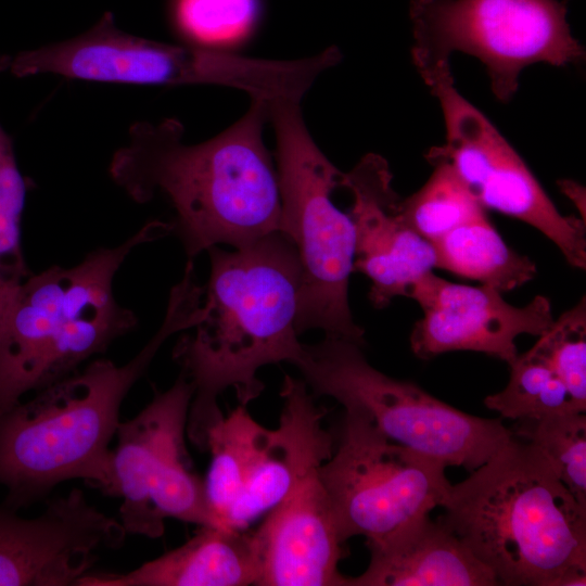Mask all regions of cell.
<instances>
[{
  "instance_id": "cell-3",
  "label": "cell",
  "mask_w": 586,
  "mask_h": 586,
  "mask_svg": "<svg viewBox=\"0 0 586 586\" xmlns=\"http://www.w3.org/2000/svg\"><path fill=\"white\" fill-rule=\"evenodd\" d=\"M199 320L195 298L171 290L162 324L129 361H91L0 418V486L17 510L62 482L80 479L106 494L120 406L165 341Z\"/></svg>"
},
{
  "instance_id": "cell-27",
  "label": "cell",
  "mask_w": 586,
  "mask_h": 586,
  "mask_svg": "<svg viewBox=\"0 0 586 586\" xmlns=\"http://www.w3.org/2000/svg\"><path fill=\"white\" fill-rule=\"evenodd\" d=\"M568 388L576 407L586 410V301L562 313L534 344Z\"/></svg>"
},
{
  "instance_id": "cell-8",
  "label": "cell",
  "mask_w": 586,
  "mask_h": 586,
  "mask_svg": "<svg viewBox=\"0 0 586 586\" xmlns=\"http://www.w3.org/2000/svg\"><path fill=\"white\" fill-rule=\"evenodd\" d=\"M409 17L412 59L429 87L451 75L449 58L458 51L483 63L493 93L507 102L525 67L585 56L558 0H410Z\"/></svg>"
},
{
  "instance_id": "cell-16",
  "label": "cell",
  "mask_w": 586,
  "mask_h": 586,
  "mask_svg": "<svg viewBox=\"0 0 586 586\" xmlns=\"http://www.w3.org/2000/svg\"><path fill=\"white\" fill-rule=\"evenodd\" d=\"M280 396L279 425L264 428L226 527L246 530L316 472L334 450L333 437L322 424L327 411L316 404L305 381L286 374Z\"/></svg>"
},
{
  "instance_id": "cell-17",
  "label": "cell",
  "mask_w": 586,
  "mask_h": 586,
  "mask_svg": "<svg viewBox=\"0 0 586 586\" xmlns=\"http://www.w3.org/2000/svg\"><path fill=\"white\" fill-rule=\"evenodd\" d=\"M258 586H346L333 513L318 470L268 511L254 531Z\"/></svg>"
},
{
  "instance_id": "cell-20",
  "label": "cell",
  "mask_w": 586,
  "mask_h": 586,
  "mask_svg": "<svg viewBox=\"0 0 586 586\" xmlns=\"http://www.w3.org/2000/svg\"><path fill=\"white\" fill-rule=\"evenodd\" d=\"M435 268L508 292L537 276L535 263L510 249L487 214L469 220L433 241Z\"/></svg>"
},
{
  "instance_id": "cell-12",
  "label": "cell",
  "mask_w": 586,
  "mask_h": 586,
  "mask_svg": "<svg viewBox=\"0 0 586 586\" xmlns=\"http://www.w3.org/2000/svg\"><path fill=\"white\" fill-rule=\"evenodd\" d=\"M443 112L446 142L428 156L446 161L487 211L540 231L573 268L586 267L585 221L562 215L523 158L491 120L455 88L453 75L430 87Z\"/></svg>"
},
{
  "instance_id": "cell-19",
  "label": "cell",
  "mask_w": 586,
  "mask_h": 586,
  "mask_svg": "<svg viewBox=\"0 0 586 586\" xmlns=\"http://www.w3.org/2000/svg\"><path fill=\"white\" fill-rule=\"evenodd\" d=\"M258 573L254 532L206 525L132 571L88 573L76 586H245L256 585Z\"/></svg>"
},
{
  "instance_id": "cell-5",
  "label": "cell",
  "mask_w": 586,
  "mask_h": 586,
  "mask_svg": "<svg viewBox=\"0 0 586 586\" xmlns=\"http://www.w3.org/2000/svg\"><path fill=\"white\" fill-rule=\"evenodd\" d=\"M169 233V222L152 220L116 246L18 285L0 319V418L137 327L136 314L114 297L115 275L137 246Z\"/></svg>"
},
{
  "instance_id": "cell-15",
  "label": "cell",
  "mask_w": 586,
  "mask_h": 586,
  "mask_svg": "<svg viewBox=\"0 0 586 586\" xmlns=\"http://www.w3.org/2000/svg\"><path fill=\"white\" fill-rule=\"evenodd\" d=\"M392 179L387 162L377 154L366 155L341 178V188L352 195L354 271L370 280L368 297L378 309L395 297H410L435 268L434 249L405 219Z\"/></svg>"
},
{
  "instance_id": "cell-14",
  "label": "cell",
  "mask_w": 586,
  "mask_h": 586,
  "mask_svg": "<svg viewBox=\"0 0 586 586\" xmlns=\"http://www.w3.org/2000/svg\"><path fill=\"white\" fill-rule=\"evenodd\" d=\"M410 298L423 313L410 334L411 351L421 359L472 351L511 365L519 355L517 337L540 336L555 320L546 296L536 295L525 306L517 307L489 285L454 283L433 272L415 286Z\"/></svg>"
},
{
  "instance_id": "cell-18",
  "label": "cell",
  "mask_w": 586,
  "mask_h": 586,
  "mask_svg": "<svg viewBox=\"0 0 586 586\" xmlns=\"http://www.w3.org/2000/svg\"><path fill=\"white\" fill-rule=\"evenodd\" d=\"M346 586H494L495 573L438 517L425 515L380 543Z\"/></svg>"
},
{
  "instance_id": "cell-26",
  "label": "cell",
  "mask_w": 586,
  "mask_h": 586,
  "mask_svg": "<svg viewBox=\"0 0 586 586\" xmlns=\"http://www.w3.org/2000/svg\"><path fill=\"white\" fill-rule=\"evenodd\" d=\"M257 16L256 0H176L180 31L196 46L212 48L243 39Z\"/></svg>"
},
{
  "instance_id": "cell-10",
  "label": "cell",
  "mask_w": 586,
  "mask_h": 586,
  "mask_svg": "<svg viewBox=\"0 0 586 586\" xmlns=\"http://www.w3.org/2000/svg\"><path fill=\"white\" fill-rule=\"evenodd\" d=\"M192 395V384L180 373L136 417L118 424L105 495L122 499L119 522L127 534L157 538L167 518L219 526L186 449Z\"/></svg>"
},
{
  "instance_id": "cell-21",
  "label": "cell",
  "mask_w": 586,
  "mask_h": 586,
  "mask_svg": "<svg viewBox=\"0 0 586 586\" xmlns=\"http://www.w3.org/2000/svg\"><path fill=\"white\" fill-rule=\"evenodd\" d=\"M239 405L208 431L205 450L211 466L204 481L211 510L219 526L238 498L256 453L264 426Z\"/></svg>"
},
{
  "instance_id": "cell-22",
  "label": "cell",
  "mask_w": 586,
  "mask_h": 586,
  "mask_svg": "<svg viewBox=\"0 0 586 586\" xmlns=\"http://www.w3.org/2000/svg\"><path fill=\"white\" fill-rule=\"evenodd\" d=\"M426 158L433 166L431 176L417 192L400 201V208L410 227L432 243L485 215L486 209L446 161L428 155Z\"/></svg>"
},
{
  "instance_id": "cell-2",
  "label": "cell",
  "mask_w": 586,
  "mask_h": 586,
  "mask_svg": "<svg viewBox=\"0 0 586 586\" xmlns=\"http://www.w3.org/2000/svg\"><path fill=\"white\" fill-rule=\"evenodd\" d=\"M207 252L203 316L173 352L193 386L187 435L201 450L209 429L224 417L218 397L233 388L246 406L264 390L258 370L282 361L294 365L304 346L295 327L301 264L284 233L232 251L213 246Z\"/></svg>"
},
{
  "instance_id": "cell-7",
  "label": "cell",
  "mask_w": 586,
  "mask_h": 586,
  "mask_svg": "<svg viewBox=\"0 0 586 586\" xmlns=\"http://www.w3.org/2000/svg\"><path fill=\"white\" fill-rule=\"evenodd\" d=\"M294 366L314 396L362 410L387 438L446 467L472 472L513 436L500 418L466 413L412 382L384 374L361 346L344 339L324 335L304 344Z\"/></svg>"
},
{
  "instance_id": "cell-11",
  "label": "cell",
  "mask_w": 586,
  "mask_h": 586,
  "mask_svg": "<svg viewBox=\"0 0 586 586\" xmlns=\"http://www.w3.org/2000/svg\"><path fill=\"white\" fill-rule=\"evenodd\" d=\"M9 71L16 77L56 74L99 82L216 85L250 98L265 95L275 78L269 60L140 38L117 28L110 12L80 36L17 53Z\"/></svg>"
},
{
  "instance_id": "cell-1",
  "label": "cell",
  "mask_w": 586,
  "mask_h": 586,
  "mask_svg": "<svg viewBox=\"0 0 586 586\" xmlns=\"http://www.w3.org/2000/svg\"><path fill=\"white\" fill-rule=\"evenodd\" d=\"M267 122V103L251 100L233 125L196 144L183 143L175 118L138 122L109 171L133 201L168 202L171 233L189 259L220 244L242 247L281 231L278 170L263 139Z\"/></svg>"
},
{
  "instance_id": "cell-9",
  "label": "cell",
  "mask_w": 586,
  "mask_h": 586,
  "mask_svg": "<svg viewBox=\"0 0 586 586\" xmlns=\"http://www.w3.org/2000/svg\"><path fill=\"white\" fill-rule=\"evenodd\" d=\"M447 467L387 438L371 418L345 407L335 451L318 469L340 540L380 543L442 507Z\"/></svg>"
},
{
  "instance_id": "cell-25",
  "label": "cell",
  "mask_w": 586,
  "mask_h": 586,
  "mask_svg": "<svg viewBox=\"0 0 586 586\" xmlns=\"http://www.w3.org/2000/svg\"><path fill=\"white\" fill-rule=\"evenodd\" d=\"M11 60L0 55V73L9 69ZM26 191L13 141L0 124V319L15 290L30 275L22 250Z\"/></svg>"
},
{
  "instance_id": "cell-24",
  "label": "cell",
  "mask_w": 586,
  "mask_h": 586,
  "mask_svg": "<svg viewBox=\"0 0 586 586\" xmlns=\"http://www.w3.org/2000/svg\"><path fill=\"white\" fill-rule=\"evenodd\" d=\"M510 366L506 387L484 399L500 417L518 420L547 413L582 412L546 358L533 346Z\"/></svg>"
},
{
  "instance_id": "cell-4",
  "label": "cell",
  "mask_w": 586,
  "mask_h": 586,
  "mask_svg": "<svg viewBox=\"0 0 586 586\" xmlns=\"http://www.w3.org/2000/svg\"><path fill=\"white\" fill-rule=\"evenodd\" d=\"M440 518L507 586L586 585V509L533 444L512 436Z\"/></svg>"
},
{
  "instance_id": "cell-28",
  "label": "cell",
  "mask_w": 586,
  "mask_h": 586,
  "mask_svg": "<svg viewBox=\"0 0 586 586\" xmlns=\"http://www.w3.org/2000/svg\"><path fill=\"white\" fill-rule=\"evenodd\" d=\"M558 184L560 190L574 203L585 221V188L569 179H562L558 181Z\"/></svg>"
},
{
  "instance_id": "cell-6",
  "label": "cell",
  "mask_w": 586,
  "mask_h": 586,
  "mask_svg": "<svg viewBox=\"0 0 586 586\" xmlns=\"http://www.w3.org/2000/svg\"><path fill=\"white\" fill-rule=\"evenodd\" d=\"M267 109L276 135L281 232L301 264L296 331L319 329L364 347L365 330L354 321L348 302L354 222L332 201L343 173L314 141L300 102H272Z\"/></svg>"
},
{
  "instance_id": "cell-13",
  "label": "cell",
  "mask_w": 586,
  "mask_h": 586,
  "mask_svg": "<svg viewBox=\"0 0 586 586\" xmlns=\"http://www.w3.org/2000/svg\"><path fill=\"white\" fill-rule=\"evenodd\" d=\"M15 511L0 506V586H76L98 551L120 547L127 535L77 488L53 498L38 517Z\"/></svg>"
},
{
  "instance_id": "cell-23",
  "label": "cell",
  "mask_w": 586,
  "mask_h": 586,
  "mask_svg": "<svg viewBox=\"0 0 586 586\" xmlns=\"http://www.w3.org/2000/svg\"><path fill=\"white\" fill-rule=\"evenodd\" d=\"M514 421L510 428L513 436L536 446L586 509L585 412L547 413Z\"/></svg>"
}]
</instances>
